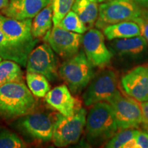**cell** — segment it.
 <instances>
[{
    "mask_svg": "<svg viewBox=\"0 0 148 148\" xmlns=\"http://www.w3.org/2000/svg\"><path fill=\"white\" fill-rule=\"evenodd\" d=\"M0 57L4 60L14 61L22 66H26L27 59L11 45L1 28H0Z\"/></svg>",
    "mask_w": 148,
    "mask_h": 148,
    "instance_id": "23",
    "label": "cell"
},
{
    "mask_svg": "<svg viewBox=\"0 0 148 148\" xmlns=\"http://www.w3.org/2000/svg\"><path fill=\"white\" fill-rule=\"evenodd\" d=\"M136 148H148V134L146 131L138 130L135 137Z\"/></svg>",
    "mask_w": 148,
    "mask_h": 148,
    "instance_id": "27",
    "label": "cell"
},
{
    "mask_svg": "<svg viewBox=\"0 0 148 148\" xmlns=\"http://www.w3.org/2000/svg\"><path fill=\"white\" fill-rule=\"evenodd\" d=\"M32 18L18 20L0 13V28L7 39L27 60L38 39L32 34Z\"/></svg>",
    "mask_w": 148,
    "mask_h": 148,
    "instance_id": "4",
    "label": "cell"
},
{
    "mask_svg": "<svg viewBox=\"0 0 148 148\" xmlns=\"http://www.w3.org/2000/svg\"><path fill=\"white\" fill-rule=\"evenodd\" d=\"M27 72L39 73L49 81L58 79V60L48 43L37 46L28 56L26 63Z\"/></svg>",
    "mask_w": 148,
    "mask_h": 148,
    "instance_id": "10",
    "label": "cell"
},
{
    "mask_svg": "<svg viewBox=\"0 0 148 148\" xmlns=\"http://www.w3.org/2000/svg\"><path fill=\"white\" fill-rule=\"evenodd\" d=\"M143 14L146 16V17L148 18V10H144Z\"/></svg>",
    "mask_w": 148,
    "mask_h": 148,
    "instance_id": "33",
    "label": "cell"
},
{
    "mask_svg": "<svg viewBox=\"0 0 148 148\" xmlns=\"http://www.w3.org/2000/svg\"><path fill=\"white\" fill-rule=\"evenodd\" d=\"M112 106L118 128H136L143 124V118L136 99L125 97L119 90L108 101Z\"/></svg>",
    "mask_w": 148,
    "mask_h": 148,
    "instance_id": "8",
    "label": "cell"
},
{
    "mask_svg": "<svg viewBox=\"0 0 148 148\" xmlns=\"http://www.w3.org/2000/svg\"><path fill=\"white\" fill-rule=\"evenodd\" d=\"M143 10L132 0H112L99 6V16L95 23L97 28L125 21H134L143 15Z\"/></svg>",
    "mask_w": 148,
    "mask_h": 148,
    "instance_id": "6",
    "label": "cell"
},
{
    "mask_svg": "<svg viewBox=\"0 0 148 148\" xmlns=\"http://www.w3.org/2000/svg\"><path fill=\"white\" fill-rule=\"evenodd\" d=\"M138 6L144 8H148V0H133Z\"/></svg>",
    "mask_w": 148,
    "mask_h": 148,
    "instance_id": "30",
    "label": "cell"
},
{
    "mask_svg": "<svg viewBox=\"0 0 148 148\" xmlns=\"http://www.w3.org/2000/svg\"><path fill=\"white\" fill-rule=\"evenodd\" d=\"M26 82L27 87L36 97H45L50 90L49 81L41 74L27 72Z\"/></svg>",
    "mask_w": 148,
    "mask_h": 148,
    "instance_id": "22",
    "label": "cell"
},
{
    "mask_svg": "<svg viewBox=\"0 0 148 148\" xmlns=\"http://www.w3.org/2000/svg\"><path fill=\"white\" fill-rule=\"evenodd\" d=\"M10 0H0V12L8 6Z\"/></svg>",
    "mask_w": 148,
    "mask_h": 148,
    "instance_id": "31",
    "label": "cell"
},
{
    "mask_svg": "<svg viewBox=\"0 0 148 148\" xmlns=\"http://www.w3.org/2000/svg\"><path fill=\"white\" fill-rule=\"evenodd\" d=\"M45 99L49 106L65 116L73 115L82 108L81 101L72 96L66 84L49 90L45 96Z\"/></svg>",
    "mask_w": 148,
    "mask_h": 148,
    "instance_id": "14",
    "label": "cell"
},
{
    "mask_svg": "<svg viewBox=\"0 0 148 148\" xmlns=\"http://www.w3.org/2000/svg\"><path fill=\"white\" fill-rule=\"evenodd\" d=\"M143 125H144V129H145V130L147 132L148 134V125H146V124H143Z\"/></svg>",
    "mask_w": 148,
    "mask_h": 148,
    "instance_id": "32",
    "label": "cell"
},
{
    "mask_svg": "<svg viewBox=\"0 0 148 148\" xmlns=\"http://www.w3.org/2000/svg\"><path fill=\"white\" fill-rule=\"evenodd\" d=\"M56 53L63 58H69L79 52L82 35L53 25L43 37Z\"/></svg>",
    "mask_w": 148,
    "mask_h": 148,
    "instance_id": "11",
    "label": "cell"
},
{
    "mask_svg": "<svg viewBox=\"0 0 148 148\" xmlns=\"http://www.w3.org/2000/svg\"><path fill=\"white\" fill-rule=\"evenodd\" d=\"M71 9L88 29L93 27L99 16L97 0H75Z\"/></svg>",
    "mask_w": 148,
    "mask_h": 148,
    "instance_id": "17",
    "label": "cell"
},
{
    "mask_svg": "<svg viewBox=\"0 0 148 148\" xmlns=\"http://www.w3.org/2000/svg\"><path fill=\"white\" fill-rule=\"evenodd\" d=\"M84 52L92 66L103 67L109 64L112 53L105 45L104 36L97 29L90 28L82 36Z\"/></svg>",
    "mask_w": 148,
    "mask_h": 148,
    "instance_id": "12",
    "label": "cell"
},
{
    "mask_svg": "<svg viewBox=\"0 0 148 148\" xmlns=\"http://www.w3.org/2000/svg\"><path fill=\"white\" fill-rule=\"evenodd\" d=\"M27 146L15 133L7 129H0V148H24Z\"/></svg>",
    "mask_w": 148,
    "mask_h": 148,
    "instance_id": "25",
    "label": "cell"
},
{
    "mask_svg": "<svg viewBox=\"0 0 148 148\" xmlns=\"http://www.w3.org/2000/svg\"><path fill=\"white\" fill-rule=\"evenodd\" d=\"M1 60H2V58H1V57H0V62H1Z\"/></svg>",
    "mask_w": 148,
    "mask_h": 148,
    "instance_id": "35",
    "label": "cell"
},
{
    "mask_svg": "<svg viewBox=\"0 0 148 148\" xmlns=\"http://www.w3.org/2000/svg\"><path fill=\"white\" fill-rule=\"evenodd\" d=\"M147 101H148V99H147Z\"/></svg>",
    "mask_w": 148,
    "mask_h": 148,
    "instance_id": "36",
    "label": "cell"
},
{
    "mask_svg": "<svg viewBox=\"0 0 148 148\" xmlns=\"http://www.w3.org/2000/svg\"><path fill=\"white\" fill-rule=\"evenodd\" d=\"M52 23L53 11L50 3L34 17L31 28L33 36L36 38H43L47 32L51 29Z\"/></svg>",
    "mask_w": 148,
    "mask_h": 148,
    "instance_id": "19",
    "label": "cell"
},
{
    "mask_svg": "<svg viewBox=\"0 0 148 148\" xmlns=\"http://www.w3.org/2000/svg\"><path fill=\"white\" fill-rule=\"evenodd\" d=\"M86 111L82 108L72 116L59 114L53 127V143L58 147L76 143L86 125Z\"/></svg>",
    "mask_w": 148,
    "mask_h": 148,
    "instance_id": "7",
    "label": "cell"
},
{
    "mask_svg": "<svg viewBox=\"0 0 148 148\" xmlns=\"http://www.w3.org/2000/svg\"><path fill=\"white\" fill-rule=\"evenodd\" d=\"M75 0H51L53 11V24L57 25L71 10Z\"/></svg>",
    "mask_w": 148,
    "mask_h": 148,
    "instance_id": "26",
    "label": "cell"
},
{
    "mask_svg": "<svg viewBox=\"0 0 148 148\" xmlns=\"http://www.w3.org/2000/svg\"><path fill=\"white\" fill-rule=\"evenodd\" d=\"M103 31L108 40L140 36L139 25L133 21H122L109 25L105 27Z\"/></svg>",
    "mask_w": 148,
    "mask_h": 148,
    "instance_id": "18",
    "label": "cell"
},
{
    "mask_svg": "<svg viewBox=\"0 0 148 148\" xmlns=\"http://www.w3.org/2000/svg\"><path fill=\"white\" fill-rule=\"evenodd\" d=\"M59 76L72 93L77 94L87 86L94 77L92 64L84 51L66 59L58 69Z\"/></svg>",
    "mask_w": 148,
    "mask_h": 148,
    "instance_id": "3",
    "label": "cell"
},
{
    "mask_svg": "<svg viewBox=\"0 0 148 148\" xmlns=\"http://www.w3.org/2000/svg\"><path fill=\"white\" fill-rule=\"evenodd\" d=\"M60 113L33 112L21 116L14 122V126L22 134L42 142L51 140L53 127Z\"/></svg>",
    "mask_w": 148,
    "mask_h": 148,
    "instance_id": "5",
    "label": "cell"
},
{
    "mask_svg": "<svg viewBox=\"0 0 148 148\" xmlns=\"http://www.w3.org/2000/svg\"><path fill=\"white\" fill-rule=\"evenodd\" d=\"M118 129L110 103L100 101L92 105L86 120V135L90 143H101L110 139Z\"/></svg>",
    "mask_w": 148,
    "mask_h": 148,
    "instance_id": "2",
    "label": "cell"
},
{
    "mask_svg": "<svg viewBox=\"0 0 148 148\" xmlns=\"http://www.w3.org/2000/svg\"><path fill=\"white\" fill-rule=\"evenodd\" d=\"M105 1H107V0H97V2H103Z\"/></svg>",
    "mask_w": 148,
    "mask_h": 148,
    "instance_id": "34",
    "label": "cell"
},
{
    "mask_svg": "<svg viewBox=\"0 0 148 148\" xmlns=\"http://www.w3.org/2000/svg\"><path fill=\"white\" fill-rule=\"evenodd\" d=\"M122 88L136 101L148 99V63L137 66L127 72L121 78Z\"/></svg>",
    "mask_w": 148,
    "mask_h": 148,
    "instance_id": "13",
    "label": "cell"
},
{
    "mask_svg": "<svg viewBox=\"0 0 148 148\" xmlns=\"http://www.w3.org/2000/svg\"><path fill=\"white\" fill-rule=\"evenodd\" d=\"M114 53L119 56H138L146 50L147 42L143 36H137L131 38L114 39L110 44Z\"/></svg>",
    "mask_w": 148,
    "mask_h": 148,
    "instance_id": "16",
    "label": "cell"
},
{
    "mask_svg": "<svg viewBox=\"0 0 148 148\" xmlns=\"http://www.w3.org/2000/svg\"><path fill=\"white\" fill-rule=\"evenodd\" d=\"M134 21L139 25L140 35L144 37L148 43V18L143 14V15L136 18Z\"/></svg>",
    "mask_w": 148,
    "mask_h": 148,
    "instance_id": "28",
    "label": "cell"
},
{
    "mask_svg": "<svg viewBox=\"0 0 148 148\" xmlns=\"http://www.w3.org/2000/svg\"><path fill=\"white\" fill-rule=\"evenodd\" d=\"M23 81L21 65L14 61L4 60L0 62V87L8 82Z\"/></svg>",
    "mask_w": 148,
    "mask_h": 148,
    "instance_id": "20",
    "label": "cell"
},
{
    "mask_svg": "<svg viewBox=\"0 0 148 148\" xmlns=\"http://www.w3.org/2000/svg\"><path fill=\"white\" fill-rule=\"evenodd\" d=\"M143 118V124L148 125V101H138Z\"/></svg>",
    "mask_w": 148,
    "mask_h": 148,
    "instance_id": "29",
    "label": "cell"
},
{
    "mask_svg": "<svg viewBox=\"0 0 148 148\" xmlns=\"http://www.w3.org/2000/svg\"><path fill=\"white\" fill-rule=\"evenodd\" d=\"M51 0H10L8 6L0 13L18 20L32 18Z\"/></svg>",
    "mask_w": 148,
    "mask_h": 148,
    "instance_id": "15",
    "label": "cell"
},
{
    "mask_svg": "<svg viewBox=\"0 0 148 148\" xmlns=\"http://www.w3.org/2000/svg\"><path fill=\"white\" fill-rule=\"evenodd\" d=\"M117 74L112 69H105L92 77L83 101L86 106H91L100 101H108L118 91Z\"/></svg>",
    "mask_w": 148,
    "mask_h": 148,
    "instance_id": "9",
    "label": "cell"
},
{
    "mask_svg": "<svg viewBox=\"0 0 148 148\" xmlns=\"http://www.w3.org/2000/svg\"><path fill=\"white\" fill-rule=\"evenodd\" d=\"M57 25L66 30L80 34H84L88 29L73 10H70Z\"/></svg>",
    "mask_w": 148,
    "mask_h": 148,
    "instance_id": "24",
    "label": "cell"
},
{
    "mask_svg": "<svg viewBox=\"0 0 148 148\" xmlns=\"http://www.w3.org/2000/svg\"><path fill=\"white\" fill-rule=\"evenodd\" d=\"M38 101L23 81H16L0 87V119L10 121L32 113Z\"/></svg>",
    "mask_w": 148,
    "mask_h": 148,
    "instance_id": "1",
    "label": "cell"
},
{
    "mask_svg": "<svg viewBox=\"0 0 148 148\" xmlns=\"http://www.w3.org/2000/svg\"><path fill=\"white\" fill-rule=\"evenodd\" d=\"M138 130L134 128L122 129L119 132H116L111 137L106 147L108 148H136L135 137L138 132Z\"/></svg>",
    "mask_w": 148,
    "mask_h": 148,
    "instance_id": "21",
    "label": "cell"
}]
</instances>
